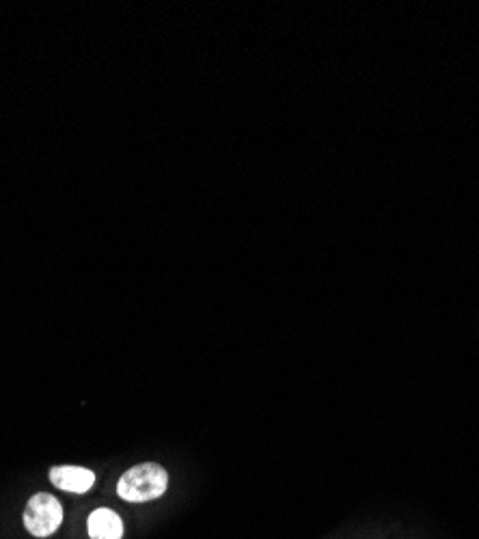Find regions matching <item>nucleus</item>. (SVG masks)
<instances>
[{
    "label": "nucleus",
    "mask_w": 479,
    "mask_h": 539,
    "mask_svg": "<svg viewBox=\"0 0 479 539\" xmlns=\"http://www.w3.org/2000/svg\"><path fill=\"white\" fill-rule=\"evenodd\" d=\"M87 524L91 539H121L123 535V522L111 509H95Z\"/></svg>",
    "instance_id": "nucleus-4"
},
{
    "label": "nucleus",
    "mask_w": 479,
    "mask_h": 539,
    "mask_svg": "<svg viewBox=\"0 0 479 539\" xmlns=\"http://www.w3.org/2000/svg\"><path fill=\"white\" fill-rule=\"evenodd\" d=\"M50 481L59 490L85 494L95 483V473H91L89 468H80V466H54L50 471Z\"/></svg>",
    "instance_id": "nucleus-3"
},
{
    "label": "nucleus",
    "mask_w": 479,
    "mask_h": 539,
    "mask_svg": "<svg viewBox=\"0 0 479 539\" xmlns=\"http://www.w3.org/2000/svg\"><path fill=\"white\" fill-rule=\"evenodd\" d=\"M63 522V507L52 494H35L24 509V527L35 537H50Z\"/></svg>",
    "instance_id": "nucleus-2"
},
{
    "label": "nucleus",
    "mask_w": 479,
    "mask_h": 539,
    "mask_svg": "<svg viewBox=\"0 0 479 539\" xmlns=\"http://www.w3.org/2000/svg\"><path fill=\"white\" fill-rule=\"evenodd\" d=\"M169 488V475L156 462H145L130 468L117 483V494L123 501L145 503L162 496Z\"/></svg>",
    "instance_id": "nucleus-1"
}]
</instances>
